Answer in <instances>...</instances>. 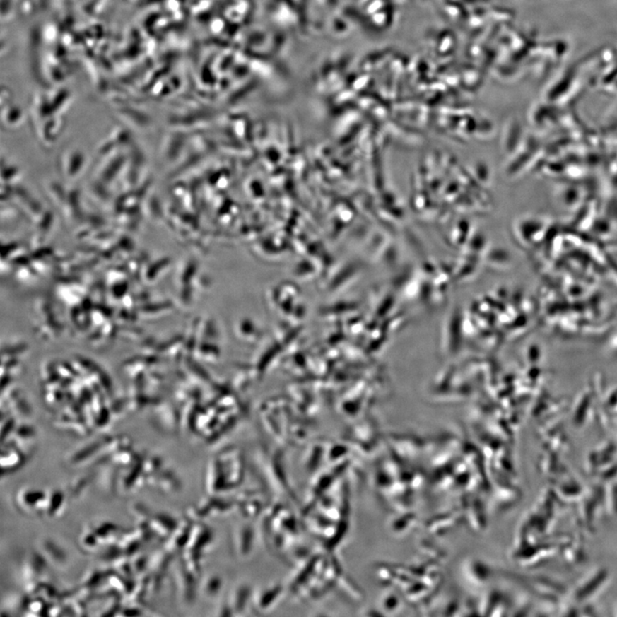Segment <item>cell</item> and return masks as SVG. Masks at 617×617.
I'll return each instance as SVG.
<instances>
[{"label":"cell","mask_w":617,"mask_h":617,"mask_svg":"<svg viewBox=\"0 0 617 617\" xmlns=\"http://www.w3.org/2000/svg\"><path fill=\"white\" fill-rule=\"evenodd\" d=\"M47 498V495L42 490L24 489L20 490L17 495L18 506L28 514L44 513Z\"/></svg>","instance_id":"6da1fadb"},{"label":"cell","mask_w":617,"mask_h":617,"mask_svg":"<svg viewBox=\"0 0 617 617\" xmlns=\"http://www.w3.org/2000/svg\"><path fill=\"white\" fill-rule=\"evenodd\" d=\"M151 529L154 534H159L160 537H165V536H169L170 532L172 534L173 529L176 528L177 525L175 520L170 516L160 514L151 520Z\"/></svg>","instance_id":"7a4b0ae2"},{"label":"cell","mask_w":617,"mask_h":617,"mask_svg":"<svg viewBox=\"0 0 617 617\" xmlns=\"http://www.w3.org/2000/svg\"><path fill=\"white\" fill-rule=\"evenodd\" d=\"M64 503V495L63 492L58 490L54 491L52 493L47 495L44 513L47 516H50V517H54V516L59 514V512L62 510Z\"/></svg>","instance_id":"3957f363"},{"label":"cell","mask_w":617,"mask_h":617,"mask_svg":"<svg viewBox=\"0 0 617 617\" xmlns=\"http://www.w3.org/2000/svg\"><path fill=\"white\" fill-rule=\"evenodd\" d=\"M6 453V457L2 454V471L6 470V473H11V471L20 469L23 465L25 459H23V454H20L19 452L7 450Z\"/></svg>","instance_id":"277c9868"},{"label":"cell","mask_w":617,"mask_h":617,"mask_svg":"<svg viewBox=\"0 0 617 617\" xmlns=\"http://www.w3.org/2000/svg\"><path fill=\"white\" fill-rule=\"evenodd\" d=\"M44 553L48 555V559L54 563H57L59 565H62L66 560V554L60 550V548L52 543V541H45L43 544Z\"/></svg>","instance_id":"5b68a950"},{"label":"cell","mask_w":617,"mask_h":617,"mask_svg":"<svg viewBox=\"0 0 617 617\" xmlns=\"http://www.w3.org/2000/svg\"><path fill=\"white\" fill-rule=\"evenodd\" d=\"M93 529L95 531L96 535L98 536L100 543L102 541L109 542L111 538H114V536L119 534L118 527L112 523H100V525L96 526Z\"/></svg>","instance_id":"8992f818"},{"label":"cell","mask_w":617,"mask_h":617,"mask_svg":"<svg viewBox=\"0 0 617 617\" xmlns=\"http://www.w3.org/2000/svg\"><path fill=\"white\" fill-rule=\"evenodd\" d=\"M80 542L83 550L90 552L95 551L100 543L98 536L96 535L95 531L93 528H90V531L84 532L82 538L80 539Z\"/></svg>","instance_id":"52a82bcc"}]
</instances>
